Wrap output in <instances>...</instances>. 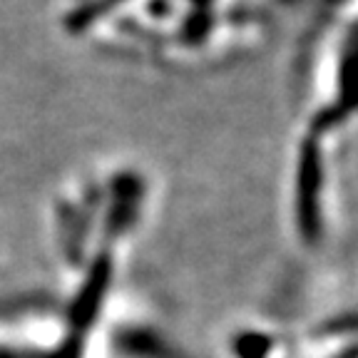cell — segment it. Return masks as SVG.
<instances>
[{"instance_id": "obj_1", "label": "cell", "mask_w": 358, "mask_h": 358, "mask_svg": "<svg viewBox=\"0 0 358 358\" xmlns=\"http://www.w3.org/2000/svg\"><path fill=\"white\" fill-rule=\"evenodd\" d=\"M105 284H107V271H105V266H102V268H97L95 274H92V279H90L87 291H85V299H80L78 311H75V321H83V324H85V321H90L87 316L95 311L97 299H100Z\"/></svg>"}]
</instances>
